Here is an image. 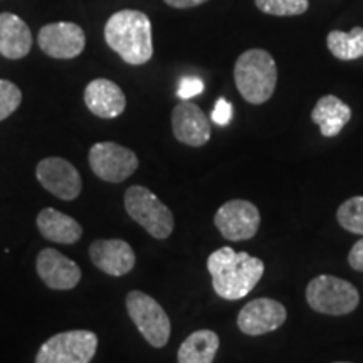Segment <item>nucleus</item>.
Masks as SVG:
<instances>
[{"label":"nucleus","mask_w":363,"mask_h":363,"mask_svg":"<svg viewBox=\"0 0 363 363\" xmlns=\"http://www.w3.org/2000/svg\"><path fill=\"white\" fill-rule=\"evenodd\" d=\"M207 269L211 272L212 288L222 299H242L256 288L262 274L264 262L247 252H235L225 246L217 249L208 256Z\"/></svg>","instance_id":"1"},{"label":"nucleus","mask_w":363,"mask_h":363,"mask_svg":"<svg viewBox=\"0 0 363 363\" xmlns=\"http://www.w3.org/2000/svg\"><path fill=\"white\" fill-rule=\"evenodd\" d=\"M104 40L126 65L142 66L153 56L152 22L145 12L118 11L104 26Z\"/></svg>","instance_id":"2"},{"label":"nucleus","mask_w":363,"mask_h":363,"mask_svg":"<svg viewBox=\"0 0 363 363\" xmlns=\"http://www.w3.org/2000/svg\"><path fill=\"white\" fill-rule=\"evenodd\" d=\"M234 81L240 96L251 104L269 101L278 83V66L264 49H249L238 57Z\"/></svg>","instance_id":"3"},{"label":"nucleus","mask_w":363,"mask_h":363,"mask_svg":"<svg viewBox=\"0 0 363 363\" xmlns=\"http://www.w3.org/2000/svg\"><path fill=\"white\" fill-rule=\"evenodd\" d=\"M125 208L135 222H138L155 239H167L174 233V214L152 190L133 185L125 194Z\"/></svg>","instance_id":"4"},{"label":"nucleus","mask_w":363,"mask_h":363,"mask_svg":"<svg viewBox=\"0 0 363 363\" xmlns=\"http://www.w3.org/2000/svg\"><path fill=\"white\" fill-rule=\"evenodd\" d=\"M306 301L318 313L342 316L357 310L360 305V293L348 281L321 274L306 286Z\"/></svg>","instance_id":"5"},{"label":"nucleus","mask_w":363,"mask_h":363,"mask_svg":"<svg viewBox=\"0 0 363 363\" xmlns=\"http://www.w3.org/2000/svg\"><path fill=\"white\" fill-rule=\"evenodd\" d=\"M126 311L142 337L155 348H163L170 340L172 323L157 299L142 291H131L126 296Z\"/></svg>","instance_id":"6"},{"label":"nucleus","mask_w":363,"mask_h":363,"mask_svg":"<svg viewBox=\"0 0 363 363\" xmlns=\"http://www.w3.org/2000/svg\"><path fill=\"white\" fill-rule=\"evenodd\" d=\"M96 348L98 337L93 331H62L45 340L35 355V363H89Z\"/></svg>","instance_id":"7"},{"label":"nucleus","mask_w":363,"mask_h":363,"mask_svg":"<svg viewBox=\"0 0 363 363\" xmlns=\"http://www.w3.org/2000/svg\"><path fill=\"white\" fill-rule=\"evenodd\" d=\"M89 167L98 179L120 184L138 169V157L120 143L99 142L89 150Z\"/></svg>","instance_id":"8"},{"label":"nucleus","mask_w":363,"mask_h":363,"mask_svg":"<svg viewBox=\"0 0 363 363\" xmlns=\"http://www.w3.org/2000/svg\"><path fill=\"white\" fill-rule=\"evenodd\" d=\"M214 224L227 240L238 242L252 239L261 224L259 208L249 201H229L216 212Z\"/></svg>","instance_id":"9"},{"label":"nucleus","mask_w":363,"mask_h":363,"mask_svg":"<svg viewBox=\"0 0 363 363\" xmlns=\"http://www.w3.org/2000/svg\"><path fill=\"white\" fill-rule=\"evenodd\" d=\"M35 177L48 192L66 202L78 199L83 189L79 172L65 158L49 157L40 160L35 167Z\"/></svg>","instance_id":"10"},{"label":"nucleus","mask_w":363,"mask_h":363,"mask_svg":"<svg viewBox=\"0 0 363 363\" xmlns=\"http://www.w3.org/2000/svg\"><path fill=\"white\" fill-rule=\"evenodd\" d=\"M40 51L54 59H74L84 51L86 35L83 27L74 22H52L39 30Z\"/></svg>","instance_id":"11"},{"label":"nucleus","mask_w":363,"mask_h":363,"mask_svg":"<svg viewBox=\"0 0 363 363\" xmlns=\"http://www.w3.org/2000/svg\"><path fill=\"white\" fill-rule=\"evenodd\" d=\"M288 311L283 303L271 298H257L249 301L238 315V326L244 335L259 337L284 325Z\"/></svg>","instance_id":"12"},{"label":"nucleus","mask_w":363,"mask_h":363,"mask_svg":"<svg viewBox=\"0 0 363 363\" xmlns=\"http://www.w3.org/2000/svg\"><path fill=\"white\" fill-rule=\"evenodd\" d=\"M172 131L180 143L189 147H203L212 135L211 121L197 104L180 101L172 111Z\"/></svg>","instance_id":"13"},{"label":"nucleus","mask_w":363,"mask_h":363,"mask_svg":"<svg viewBox=\"0 0 363 363\" xmlns=\"http://www.w3.org/2000/svg\"><path fill=\"white\" fill-rule=\"evenodd\" d=\"M35 269L43 283L56 291H67V289L76 288L81 281L79 266L52 247L43 249L39 252Z\"/></svg>","instance_id":"14"},{"label":"nucleus","mask_w":363,"mask_h":363,"mask_svg":"<svg viewBox=\"0 0 363 363\" xmlns=\"http://www.w3.org/2000/svg\"><path fill=\"white\" fill-rule=\"evenodd\" d=\"M89 257L99 271L110 276L128 274L135 267V251L126 240L98 239L89 246Z\"/></svg>","instance_id":"15"},{"label":"nucleus","mask_w":363,"mask_h":363,"mask_svg":"<svg viewBox=\"0 0 363 363\" xmlns=\"http://www.w3.org/2000/svg\"><path fill=\"white\" fill-rule=\"evenodd\" d=\"M84 103L94 116L113 120L126 108L125 93L120 86L106 78L93 79L84 89Z\"/></svg>","instance_id":"16"},{"label":"nucleus","mask_w":363,"mask_h":363,"mask_svg":"<svg viewBox=\"0 0 363 363\" xmlns=\"http://www.w3.org/2000/svg\"><path fill=\"white\" fill-rule=\"evenodd\" d=\"M33 49V33L19 16L0 13V54L6 59L26 57Z\"/></svg>","instance_id":"17"},{"label":"nucleus","mask_w":363,"mask_h":363,"mask_svg":"<svg viewBox=\"0 0 363 363\" xmlns=\"http://www.w3.org/2000/svg\"><path fill=\"white\" fill-rule=\"evenodd\" d=\"M35 222L43 238L56 244H74L83 235V227L78 220L52 207L43 208Z\"/></svg>","instance_id":"18"},{"label":"nucleus","mask_w":363,"mask_h":363,"mask_svg":"<svg viewBox=\"0 0 363 363\" xmlns=\"http://www.w3.org/2000/svg\"><path fill=\"white\" fill-rule=\"evenodd\" d=\"M311 120L320 126L321 135L331 138L337 136L352 120V108L333 94H326L318 99L311 111Z\"/></svg>","instance_id":"19"},{"label":"nucleus","mask_w":363,"mask_h":363,"mask_svg":"<svg viewBox=\"0 0 363 363\" xmlns=\"http://www.w3.org/2000/svg\"><path fill=\"white\" fill-rule=\"evenodd\" d=\"M219 335L212 330H197L180 345L177 360L179 363H214L219 350Z\"/></svg>","instance_id":"20"},{"label":"nucleus","mask_w":363,"mask_h":363,"mask_svg":"<svg viewBox=\"0 0 363 363\" xmlns=\"http://www.w3.org/2000/svg\"><path fill=\"white\" fill-rule=\"evenodd\" d=\"M330 52L342 61H355L363 57V29L353 27L350 33L331 30L326 38Z\"/></svg>","instance_id":"21"},{"label":"nucleus","mask_w":363,"mask_h":363,"mask_svg":"<svg viewBox=\"0 0 363 363\" xmlns=\"http://www.w3.org/2000/svg\"><path fill=\"white\" fill-rule=\"evenodd\" d=\"M338 224L343 227L345 230L352 234L363 235V197L357 195V197L348 199L340 206L337 212Z\"/></svg>","instance_id":"22"},{"label":"nucleus","mask_w":363,"mask_h":363,"mask_svg":"<svg viewBox=\"0 0 363 363\" xmlns=\"http://www.w3.org/2000/svg\"><path fill=\"white\" fill-rule=\"evenodd\" d=\"M254 2L261 12L278 17L301 16L310 7L308 0H254Z\"/></svg>","instance_id":"23"},{"label":"nucleus","mask_w":363,"mask_h":363,"mask_svg":"<svg viewBox=\"0 0 363 363\" xmlns=\"http://www.w3.org/2000/svg\"><path fill=\"white\" fill-rule=\"evenodd\" d=\"M22 103V91L12 81L0 79V121L12 115Z\"/></svg>","instance_id":"24"},{"label":"nucleus","mask_w":363,"mask_h":363,"mask_svg":"<svg viewBox=\"0 0 363 363\" xmlns=\"http://www.w3.org/2000/svg\"><path fill=\"white\" fill-rule=\"evenodd\" d=\"M203 91V83L201 78H195V76H187L180 81L179 89H177V94L182 101H189L190 98L197 96Z\"/></svg>","instance_id":"25"},{"label":"nucleus","mask_w":363,"mask_h":363,"mask_svg":"<svg viewBox=\"0 0 363 363\" xmlns=\"http://www.w3.org/2000/svg\"><path fill=\"white\" fill-rule=\"evenodd\" d=\"M230 120H233V104L224 98L217 99L214 110H212V121L219 126H225Z\"/></svg>","instance_id":"26"},{"label":"nucleus","mask_w":363,"mask_h":363,"mask_svg":"<svg viewBox=\"0 0 363 363\" xmlns=\"http://www.w3.org/2000/svg\"><path fill=\"white\" fill-rule=\"evenodd\" d=\"M348 264L355 271L363 272V239L353 244L350 254H348Z\"/></svg>","instance_id":"27"},{"label":"nucleus","mask_w":363,"mask_h":363,"mask_svg":"<svg viewBox=\"0 0 363 363\" xmlns=\"http://www.w3.org/2000/svg\"><path fill=\"white\" fill-rule=\"evenodd\" d=\"M163 2L174 9H192V7L202 6V4L208 2V0H163Z\"/></svg>","instance_id":"28"},{"label":"nucleus","mask_w":363,"mask_h":363,"mask_svg":"<svg viewBox=\"0 0 363 363\" xmlns=\"http://www.w3.org/2000/svg\"><path fill=\"white\" fill-rule=\"evenodd\" d=\"M335 363H348V362H335Z\"/></svg>","instance_id":"29"}]
</instances>
